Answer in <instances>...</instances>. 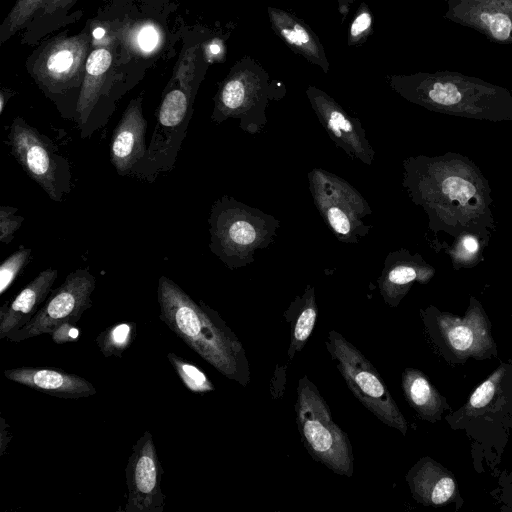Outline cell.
Returning a JSON list of instances; mask_svg holds the SVG:
<instances>
[{
	"label": "cell",
	"instance_id": "cell-1",
	"mask_svg": "<svg viewBox=\"0 0 512 512\" xmlns=\"http://www.w3.org/2000/svg\"><path fill=\"white\" fill-rule=\"evenodd\" d=\"M160 320L187 346L226 378L246 387L251 379L246 351L218 312L196 302L177 283L160 276Z\"/></svg>",
	"mask_w": 512,
	"mask_h": 512
},
{
	"label": "cell",
	"instance_id": "cell-2",
	"mask_svg": "<svg viewBox=\"0 0 512 512\" xmlns=\"http://www.w3.org/2000/svg\"><path fill=\"white\" fill-rule=\"evenodd\" d=\"M386 79L405 99L430 108L484 111L512 107L506 89L455 71L392 74Z\"/></svg>",
	"mask_w": 512,
	"mask_h": 512
},
{
	"label": "cell",
	"instance_id": "cell-3",
	"mask_svg": "<svg viewBox=\"0 0 512 512\" xmlns=\"http://www.w3.org/2000/svg\"><path fill=\"white\" fill-rule=\"evenodd\" d=\"M208 223L209 248L231 270L253 262L255 252L273 242L280 226L273 216L227 195L214 202Z\"/></svg>",
	"mask_w": 512,
	"mask_h": 512
},
{
	"label": "cell",
	"instance_id": "cell-4",
	"mask_svg": "<svg viewBox=\"0 0 512 512\" xmlns=\"http://www.w3.org/2000/svg\"><path fill=\"white\" fill-rule=\"evenodd\" d=\"M284 94L283 84L271 80L255 59L245 56L219 84L211 118L217 124L229 118L239 119L244 131L257 133L267 122L265 110L269 102Z\"/></svg>",
	"mask_w": 512,
	"mask_h": 512
},
{
	"label": "cell",
	"instance_id": "cell-5",
	"mask_svg": "<svg viewBox=\"0 0 512 512\" xmlns=\"http://www.w3.org/2000/svg\"><path fill=\"white\" fill-rule=\"evenodd\" d=\"M294 408L301 442L311 457L332 472L351 477L354 456L350 439L333 421L326 400L307 375L298 381Z\"/></svg>",
	"mask_w": 512,
	"mask_h": 512
},
{
	"label": "cell",
	"instance_id": "cell-6",
	"mask_svg": "<svg viewBox=\"0 0 512 512\" xmlns=\"http://www.w3.org/2000/svg\"><path fill=\"white\" fill-rule=\"evenodd\" d=\"M196 91V86L173 79L159 105L147 152L131 176L151 183L174 168L192 117Z\"/></svg>",
	"mask_w": 512,
	"mask_h": 512
},
{
	"label": "cell",
	"instance_id": "cell-7",
	"mask_svg": "<svg viewBox=\"0 0 512 512\" xmlns=\"http://www.w3.org/2000/svg\"><path fill=\"white\" fill-rule=\"evenodd\" d=\"M325 346L355 398L382 423L406 435L407 420L363 353L335 330L328 332Z\"/></svg>",
	"mask_w": 512,
	"mask_h": 512
},
{
	"label": "cell",
	"instance_id": "cell-8",
	"mask_svg": "<svg viewBox=\"0 0 512 512\" xmlns=\"http://www.w3.org/2000/svg\"><path fill=\"white\" fill-rule=\"evenodd\" d=\"M90 34H60L37 49L28 61L30 75L58 109L70 92L80 88L89 56Z\"/></svg>",
	"mask_w": 512,
	"mask_h": 512
},
{
	"label": "cell",
	"instance_id": "cell-9",
	"mask_svg": "<svg viewBox=\"0 0 512 512\" xmlns=\"http://www.w3.org/2000/svg\"><path fill=\"white\" fill-rule=\"evenodd\" d=\"M7 144L23 171L53 201L61 202L70 193V164L46 135L22 117H15L9 127Z\"/></svg>",
	"mask_w": 512,
	"mask_h": 512
},
{
	"label": "cell",
	"instance_id": "cell-10",
	"mask_svg": "<svg viewBox=\"0 0 512 512\" xmlns=\"http://www.w3.org/2000/svg\"><path fill=\"white\" fill-rule=\"evenodd\" d=\"M308 179L315 206L339 241L356 244L367 235L372 226L365 219L372 210L353 186L319 168L313 169Z\"/></svg>",
	"mask_w": 512,
	"mask_h": 512
},
{
	"label": "cell",
	"instance_id": "cell-11",
	"mask_svg": "<svg viewBox=\"0 0 512 512\" xmlns=\"http://www.w3.org/2000/svg\"><path fill=\"white\" fill-rule=\"evenodd\" d=\"M96 278L86 268L70 272L64 282L52 290L35 316L23 327L10 333V342L50 334L63 322L77 323L83 313L92 306L91 295Z\"/></svg>",
	"mask_w": 512,
	"mask_h": 512
},
{
	"label": "cell",
	"instance_id": "cell-12",
	"mask_svg": "<svg viewBox=\"0 0 512 512\" xmlns=\"http://www.w3.org/2000/svg\"><path fill=\"white\" fill-rule=\"evenodd\" d=\"M163 469L152 434L145 431L132 447L125 468L127 502L125 512H162L165 494L161 490Z\"/></svg>",
	"mask_w": 512,
	"mask_h": 512
},
{
	"label": "cell",
	"instance_id": "cell-13",
	"mask_svg": "<svg viewBox=\"0 0 512 512\" xmlns=\"http://www.w3.org/2000/svg\"><path fill=\"white\" fill-rule=\"evenodd\" d=\"M306 96L336 146L343 149L350 158L371 165L375 152L360 121L350 116L339 103L318 87L308 86Z\"/></svg>",
	"mask_w": 512,
	"mask_h": 512
},
{
	"label": "cell",
	"instance_id": "cell-14",
	"mask_svg": "<svg viewBox=\"0 0 512 512\" xmlns=\"http://www.w3.org/2000/svg\"><path fill=\"white\" fill-rule=\"evenodd\" d=\"M444 18L489 41L512 45V0H444Z\"/></svg>",
	"mask_w": 512,
	"mask_h": 512
},
{
	"label": "cell",
	"instance_id": "cell-15",
	"mask_svg": "<svg viewBox=\"0 0 512 512\" xmlns=\"http://www.w3.org/2000/svg\"><path fill=\"white\" fill-rule=\"evenodd\" d=\"M436 327L442 341L459 360L484 359L496 352L491 325L480 309L471 308L463 318L441 314Z\"/></svg>",
	"mask_w": 512,
	"mask_h": 512
},
{
	"label": "cell",
	"instance_id": "cell-16",
	"mask_svg": "<svg viewBox=\"0 0 512 512\" xmlns=\"http://www.w3.org/2000/svg\"><path fill=\"white\" fill-rule=\"evenodd\" d=\"M112 61V52L106 47L93 49L87 58L74 120L83 139L105 126L102 101L109 97L107 82Z\"/></svg>",
	"mask_w": 512,
	"mask_h": 512
},
{
	"label": "cell",
	"instance_id": "cell-17",
	"mask_svg": "<svg viewBox=\"0 0 512 512\" xmlns=\"http://www.w3.org/2000/svg\"><path fill=\"white\" fill-rule=\"evenodd\" d=\"M141 95L132 99L115 127L110 143V161L120 176L132 175L147 152V120Z\"/></svg>",
	"mask_w": 512,
	"mask_h": 512
},
{
	"label": "cell",
	"instance_id": "cell-18",
	"mask_svg": "<svg viewBox=\"0 0 512 512\" xmlns=\"http://www.w3.org/2000/svg\"><path fill=\"white\" fill-rule=\"evenodd\" d=\"M4 375L8 380L59 398L78 399L96 394L91 382L59 369L19 367L6 369Z\"/></svg>",
	"mask_w": 512,
	"mask_h": 512
},
{
	"label": "cell",
	"instance_id": "cell-19",
	"mask_svg": "<svg viewBox=\"0 0 512 512\" xmlns=\"http://www.w3.org/2000/svg\"><path fill=\"white\" fill-rule=\"evenodd\" d=\"M58 270L52 267L41 271L14 298L0 308V339L27 324L38 312L52 291Z\"/></svg>",
	"mask_w": 512,
	"mask_h": 512
},
{
	"label": "cell",
	"instance_id": "cell-20",
	"mask_svg": "<svg viewBox=\"0 0 512 512\" xmlns=\"http://www.w3.org/2000/svg\"><path fill=\"white\" fill-rule=\"evenodd\" d=\"M268 19L274 33L296 54L329 71V61L318 36L310 26L296 15L281 8L268 6Z\"/></svg>",
	"mask_w": 512,
	"mask_h": 512
},
{
	"label": "cell",
	"instance_id": "cell-21",
	"mask_svg": "<svg viewBox=\"0 0 512 512\" xmlns=\"http://www.w3.org/2000/svg\"><path fill=\"white\" fill-rule=\"evenodd\" d=\"M412 497L426 506H442L455 498L457 484L453 474L425 456L405 476Z\"/></svg>",
	"mask_w": 512,
	"mask_h": 512
},
{
	"label": "cell",
	"instance_id": "cell-22",
	"mask_svg": "<svg viewBox=\"0 0 512 512\" xmlns=\"http://www.w3.org/2000/svg\"><path fill=\"white\" fill-rule=\"evenodd\" d=\"M401 386L412 409L424 420L436 422L448 409L446 399L431 384L426 375L416 368L402 372Z\"/></svg>",
	"mask_w": 512,
	"mask_h": 512
},
{
	"label": "cell",
	"instance_id": "cell-23",
	"mask_svg": "<svg viewBox=\"0 0 512 512\" xmlns=\"http://www.w3.org/2000/svg\"><path fill=\"white\" fill-rule=\"evenodd\" d=\"M285 316L291 322V340L287 355L289 360H293L305 346L317 321L318 308L313 286H306L304 293L291 303Z\"/></svg>",
	"mask_w": 512,
	"mask_h": 512
},
{
	"label": "cell",
	"instance_id": "cell-24",
	"mask_svg": "<svg viewBox=\"0 0 512 512\" xmlns=\"http://www.w3.org/2000/svg\"><path fill=\"white\" fill-rule=\"evenodd\" d=\"M421 279L415 267L408 264L395 263L389 255L378 279L380 294L391 307L398 306L412 282Z\"/></svg>",
	"mask_w": 512,
	"mask_h": 512
},
{
	"label": "cell",
	"instance_id": "cell-25",
	"mask_svg": "<svg viewBox=\"0 0 512 512\" xmlns=\"http://www.w3.org/2000/svg\"><path fill=\"white\" fill-rule=\"evenodd\" d=\"M136 336L134 322H121L109 326L96 337V344L105 357H122Z\"/></svg>",
	"mask_w": 512,
	"mask_h": 512
},
{
	"label": "cell",
	"instance_id": "cell-26",
	"mask_svg": "<svg viewBox=\"0 0 512 512\" xmlns=\"http://www.w3.org/2000/svg\"><path fill=\"white\" fill-rule=\"evenodd\" d=\"M505 371V365H501L474 390L466 405L462 407L464 416H475L488 410L500 394Z\"/></svg>",
	"mask_w": 512,
	"mask_h": 512
},
{
	"label": "cell",
	"instance_id": "cell-27",
	"mask_svg": "<svg viewBox=\"0 0 512 512\" xmlns=\"http://www.w3.org/2000/svg\"><path fill=\"white\" fill-rule=\"evenodd\" d=\"M46 0H16L0 26V44L27 27Z\"/></svg>",
	"mask_w": 512,
	"mask_h": 512
},
{
	"label": "cell",
	"instance_id": "cell-28",
	"mask_svg": "<svg viewBox=\"0 0 512 512\" xmlns=\"http://www.w3.org/2000/svg\"><path fill=\"white\" fill-rule=\"evenodd\" d=\"M167 359L183 385L191 392L204 394L215 390L213 383L204 371L193 363L188 362L173 352L167 354Z\"/></svg>",
	"mask_w": 512,
	"mask_h": 512
},
{
	"label": "cell",
	"instance_id": "cell-29",
	"mask_svg": "<svg viewBox=\"0 0 512 512\" xmlns=\"http://www.w3.org/2000/svg\"><path fill=\"white\" fill-rule=\"evenodd\" d=\"M130 47L140 54H151L161 44L159 28L151 22H142L134 25L127 36Z\"/></svg>",
	"mask_w": 512,
	"mask_h": 512
},
{
	"label": "cell",
	"instance_id": "cell-30",
	"mask_svg": "<svg viewBox=\"0 0 512 512\" xmlns=\"http://www.w3.org/2000/svg\"><path fill=\"white\" fill-rule=\"evenodd\" d=\"M32 250L20 246L0 265V294L3 295L26 267L31 258Z\"/></svg>",
	"mask_w": 512,
	"mask_h": 512
},
{
	"label": "cell",
	"instance_id": "cell-31",
	"mask_svg": "<svg viewBox=\"0 0 512 512\" xmlns=\"http://www.w3.org/2000/svg\"><path fill=\"white\" fill-rule=\"evenodd\" d=\"M374 16L366 2H361L348 29L347 43L358 46L373 33Z\"/></svg>",
	"mask_w": 512,
	"mask_h": 512
},
{
	"label": "cell",
	"instance_id": "cell-32",
	"mask_svg": "<svg viewBox=\"0 0 512 512\" xmlns=\"http://www.w3.org/2000/svg\"><path fill=\"white\" fill-rule=\"evenodd\" d=\"M18 209L12 206L0 207V241L9 244L24 222V217L17 214Z\"/></svg>",
	"mask_w": 512,
	"mask_h": 512
},
{
	"label": "cell",
	"instance_id": "cell-33",
	"mask_svg": "<svg viewBox=\"0 0 512 512\" xmlns=\"http://www.w3.org/2000/svg\"><path fill=\"white\" fill-rule=\"evenodd\" d=\"M443 191L450 199H457L460 203H466L474 194L473 185L458 177H450L443 182Z\"/></svg>",
	"mask_w": 512,
	"mask_h": 512
},
{
	"label": "cell",
	"instance_id": "cell-34",
	"mask_svg": "<svg viewBox=\"0 0 512 512\" xmlns=\"http://www.w3.org/2000/svg\"><path fill=\"white\" fill-rule=\"evenodd\" d=\"M202 54L206 63L223 62L226 57V46L224 40L214 37L202 45Z\"/></svg>",
	"mask_w": 512,
	"mask_h": 512
},
{
	"label": "cell",
	"instance_id": "cell-35",
	"mask_svg": "<svg viewBox=\"0 0 512 512\" xmlns=\"http://www.w3.org/2000/svg\"><path fill=\"white\" fill-rule=\"evenodd\" d=\"M73 322L59 324L51 333V338L56 344L76 342L80 338L81 330Z\"/></svg>",
	"mask_w": 512,
	"mask_h": 512
},
{
	"label": "cell",
	"instance_id": "cell-36",
	"mask_svg": "<svg viewBox=\"0 0 512 512\" xmlns=\"http://www.w3.org/2000/svg\"><path fill=\"white\" fill-rule=\"evenodd\" d=\"M75 1L76 0H46L43 3V5L41 6V8L39 9V11L37 12V14L35 15V18L33 21H35L36 19H40V18H42V19L48 18V17L54 16L55 14H57L60 11H65Z\"/></svg>",
	"mask_w": 512,
	"mask_h": 512
},
{
	"label": "cell",
	"instance_id": "cell-37",
	"mask_svg": "<svg viewBox=\"0 0 512 512\" xmlns=\"http://www.w3.org/2000/svg\"><path fill=\"white\" fill-rule=\"evenodd\" d=\"M1 437H0V440H1V445H0V448H1V452L0 454L3 455L4 454V451L7 447V445L9 444L10 440H11V433L9 431H6V427H7V424L5 422V419L2 417L1 418Z\"/></svg>",
	"mask_w": 512,
	"mask_h": 512
},
{
	"label": "cell",
	"instance_id": "cell-38",
	"mask_svg": "<svg viewBox=\"0 0 512 512\" xmlns=\"http://www.w3.org/2000/svg\"><path fill=\"white\" fill-rule=\"evenodd\" d=\"M15 91L11 89L2 88L0 92V115L3 114L6 104L9 99L14 96Z\"/></svg>",
	"mask_w": 512,
	"mask_h": 512
},
{
	"label": "cell",
	"instance_id": "cell-39",
	"mask_svg": "<svg viewBox=\"0 0 512 512\" xmlns=\"http://www.w3.org/2000/svg\"><path fill=\"white\" fill-rule=\"evenodd\" d=\"M355 1L356 0H338V11L343 19L346 17Z\"/></svg>",
	"mask_w": 512,
	"mask_h": 512
},
{
	"label": "cell",
	"instance_id": "cell-40",
	"mask_svg": "<svg viewBox=\"0 0 512 512\" xmlns=\"http://www.w3.org/2000/svg\"><path fill=\"white\" fill-rule=\"evenodd\" d=\"M463 245L465 249L469 252H475L478 249V244L476 240L472 237H466L464 239Z\"/></svg>",
	"mask_w": 512,
	"mask_h": 512
}]
</instances>
